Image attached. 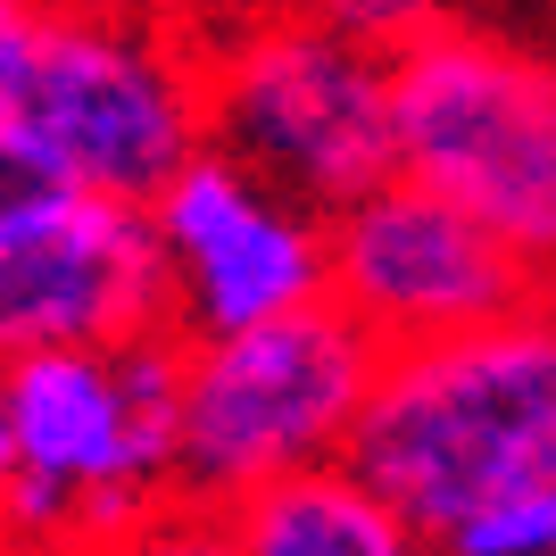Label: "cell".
Segmentation results:
<instances>
[{
    "instance_id": "obj_9",
    "label": "cell",
    "mask_w": 556,
    "mask_h": 556,
    "mask_svg": "<svg viewBox=\"0 0 556 556\" xmlns=\"http://www.w3.org/2000/svg\"><path fill=\"white\" fill-rule=\"evenodd\" d=\"M150 208H159V241L175 266V332L184 341L250 332L332 300V216L300 208L291 191L225 159L216 141Z\"/></svg>"
},
{
    "instance_id": "obj_2",
    "label": "cell",
    "mask_w": 556,
    "mask_h": 556,
    "mask_svg": "<svg viewBox=\"0 0 556 556\" xmlns=\"http://www.w3.org/2000/svg\"><path fill=\"white\" fill-rule=\"evenodd\" d=\"M0 490L17 556H67L184 498V332L9 349Z\"/></svg>"
},
{
    "instance_id": "obj_3",
    "label": "cell",
    "mask_w": 556,
    "mask_h": 556,
    "mask_svg": "<svg viewBox=\"0 0 556 556\" xmlns=\"http://www.w3.org/2000/svg\"><path fill=\"white\" fill-rule=\"evenodd\" d=\"M349 465L432 540L498 498L556 490V291L498 325L391 349Z\"/></svg>"
},
{
    "instance_id": "obj_12",
    "label": "cell",
    "mask_w": 556,
    "mask_h": 556,
    "mask_svg": "<svg viewBox=\"0 0 556 556\" xmlns=\"http://www.w3.org/2000/svg\"><path fill=\"white\" fill-rule=\"evenodd\" d=\"M448 556H556V490H523V498H498L473 523L441 540Z\"/></svg>"
},
{
    "instance_id": "obj_10",
    "label": "cell",
    "mask_w": 556,
    "mask_h": 556,
    "mask_svg": "<svg viewBox=\"0 0 556 556\" xmlns=\"http://www.w3.org/2000/svg\"><path fill=\"white\" fill-rule=\"evenodd\" d=\"M232 556H424V540L357 465H316L225 507Z\"/></svg>"
},
{
    "instance_id": "obj_5",
    "label": "cell",
    "mask_w": 556,
    "mask_h": 556,
    "mask_svg": "<svg viewBox=\"0 0 556 556\" xmlns=\"http://www.w3.org/2000/svg\"><path fill=\"white\" fill-rule=\"evenodd\" d=\"M208 141L300 208L341 216L399 175L391 59L332 17H266L208 67Z\"/></svg>"
},
{
    "instance_id": "obj_11",
    "label": "cell",
    "mask_w": 556,
    "mask_h": 556,
    "mask_svg": "<svg viewBox=\"0 0 556 556\" xmlns=\"http://www.w3.org/2000/svg\"><path fill=\"white\" fill-rule=\"evenodd\" d=\"M67 556H232V523L225 507H200V498H166V507L134 515L125 532H100Z\"/></svg>"
},
{
    "instance_id": "obj_7",
    "label": "cell",
    "mask_w": 556,
    "mask_h": 556,
    "mask_svg": "<svg viewBox=\"0 0 556 556\" xmlns=\"http://www.w3.org/2000/svg\"><path fill=\"white\" fill-rule=\"evenodd\" d=\"M175 332V266L150 200L0 175V341L100 349Z\"/></svg>"
},
{
    "instance_id": "obj_1",
    "label": "cell",
    "mask_w": 556,
    "mask_h": 556,
    "mask_svg": "<svg viewBox=\"0 0 556 556\" xmlns=\"http://www.w3.org/2000/svg\"><path fill=\"white\" fill-rule=\"evenodd\" d=\"M208 150V75L125 0H0V175L159 200Z\"/></svg>"
},
{
    "instance_id": "obj_6",
    "label": "cell",
    "mask_w": 556,
    "mask_h": 556,
    "mask_svg": "<svg viewBox=\"0 0 556 556\" xmlns=\"http://www.w3.org/2000/svg\"><path fill=\"white\" fill-rule=\"evenodd\" d=\"M399 175L448 191L556 282V67L441 17L391 59Z\"/></svg>"
},
{
    "instance_id": "obj_8",
    "label": "cell",
    "mask_w": 556,
    "mask_h": 556,
    "mask_svg": "<svg viewBox=\"0 0 556 556\" xmlns=\"http://www.w3.org/2000/svg\"><path fill=\"white\" fill-rule=\"evenodd\" d=\"M540 291L556 282L507 232H490L465 200L416 175H391L382 191L332 216V300L366 316L391 349L498 325L515 307H532Z\"/></svg>"
},
{
    "instance_id": "obj_13",
    "label": "cell",
    "mask_w": 556,
    "mask_h": 556,
    "mask_svg": "<svg viewBox=\"0 0 556 556\" xmlns=\"http://www.w3.org/2000/svg\"><path fill=\"white\" fill-rule=\"evenodd\" d=\"M316 17H332L349 42H366V50H382V59H399L416 34H432V25H441V0H316Z\"/></svg>"
},
{
    "instance_id": "obj_4",
    "label": "cell",
    "mask_w": 556,
    "mask_h": 556,
    "mask_svg": "<svg viewBox=\"0 0 556 556\" xmlns=\"http://www.w3.org/2000/svg\"><path fill=\"white\" fill-rule=\"evenodd\" d=\"M382 357L391 341L341 300L184 341V498L232 507L266 482L341 465L357 448Z\"/></svg>"
}]
</instances>
